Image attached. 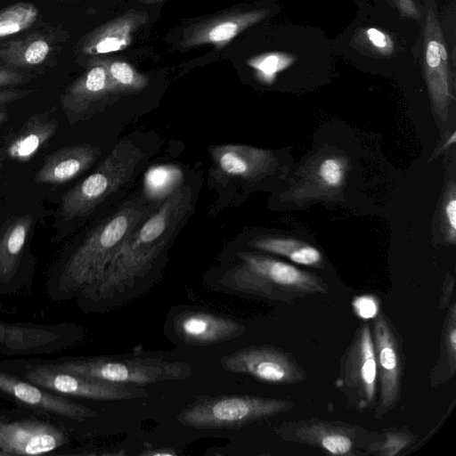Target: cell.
<instances>
[{
    "label": "cell",
    "instance_id": "1",
    "mask_svg": "<svg viewBox=\"0 0 456 456\" xmlns=\"http://www.w3.org/2000/svg\"><path fill=\"white\" fill-rule=\"evenodd\" d=\"M191 210V190L182 185L133 231L102 276L78 294L79 306L87 312H106L144 293Z\"/></svg>",
    "mask_w": 456,
    "mask_h": 456
},
{
    "label": "cell",
    "instance_id": "2",
    "mask_svg": "<svg viewBox=\"0 0 456 456\" xmlns=\"http://www.w3.org/2000/svg\"><path fill=\"white\" fill-rule=\"evenodd\" d=\"M151 212L142 200H133L102 221L64 265L54 289L56 297H77L94 283L126 238Z\"/></svg>",
    "mask_w": 456,
    "mask_h": 456
},
{
    "label": "cell",
    "instance_id": "3",
    "mask_svg": "<svg viewBox=\"0 0 456 456\" xmlns=\"http://www.w3.org/2000/svg\"><path fill=\"white\" fill-rule=\"evenodd\" d=\"M237 256L240 263L222 279V283L233 291L287 305L329 292L330 287L322 277L287 262L248 251H240Z\"/></svg>",
    "mask_w": 456,
    "mask_h": 456
},
{
    "label": "cell",
    "instance_id": "4",
    "mask_svg": "<svg viewBox=\"0 0 456 456\" xmlns=\"http://www.w3.org/2000/svg\"><path fill=\"white\" fill-rule=\"evenodd\" d=\"M42 362L69 373L135 386L185 379L192 374L187 362L146 356L104 355Z\"/></svg>",
    "mask_w": 456,
    "mask_h": 456
},
{
    "label": "cell",
    "instance_id": "5",
    "mask_svg": "<svg viewBox=\"0 0 456 456\" xmlns=\"http://www.w3.org/2000/svg\"><path fill=\"white\" fill-rule=\"evenodd\" d=\"M142 157L136 144L127 139L120 140L94 173L63 195L61 205L63 219L89 216L129 181Z\"/></svg>",
    "mask_w": 456,
    "mask_h": 456
},
{
    "label": "cell",
    "instance_id": "6",
    "mask_svg": "<svg viewBox=\"0 0 456 456\" xmlns=\"http://www.w3.org/2000/svg\"><path fill=\"white\" fill-rule=\"evenodd\" d=\"M296 407L291 400L256 395L203 396L184 408L177 419L193 428H240L286 413Z\"/></svg>",
    "mask_w": 456,
    "mask_h": 456
},
{
    "label": "cell",
    "instance_id": "7",
    "mask_svg": "<svg viewBox=\"0 0 456 456\" xmlns=\"http://www.w3.org/2000/svg\"><path fill=\"white\" fill-rule=\"evenodd\" d=\"M275 432L286 442L307 445L336 456L364 455L366 446L379 435V432L360 425L318 417L282 422Z\"/></svg>",
    "mask_w": 456,
    "mask_h": 456
},
{
    "label": "cell",
    "instance_id": "8",
    "mask_svg": "<svg viewBox=\"0 0 456 456\" xmlns=\"http://www.w3.org/2000/svg\"><path fill=\"white\" fill-rule=\"evenodd\" d=\"M377 370L374 417L387 416L401 401L405 370L403 338L389 317L378 312L370 327Z\"/></svg>",
    "mask_w": 456,
    "mask_h": 456
},
{
    "label": "cell",
    "instance_id": "9",
    "mask_svg": "<svg viewBox=\"0 0 456 456\" xmlns=\"http://www.w3.org/2000/svg\"><path fill=\"white\" fill-rule=\"evenodd\" d=\"M22 366L13 374L52 393L95 401H118L150 396L142 386L113 383L69 373L47 366L42 361L18 362Z\"/></svg>",
    "mask_w": 456,
    "mask_h": 456
},
{
    "label": "cell",
    "instance_id": "10",
    "mask_svg": "<svg viewBox=\"0 0 456 456\" xmlns=\"http://www.w3.org/2000/svg\"><path fill=\"white\" fill-rule=\"evenodd\" d=\"M336 386L349 408L358 411L374 408L377 399V370L369 323L360 324L341 355Z\"/></svg>",
    "mask_w": 456,
    "mask_h": 456
},
{
    "label": "cell",
    "instance_id": "11",
    "mask_svg": "<svg viewBox=\"0 0 456 456\" xmlns=\"http://www.w3.org/2000/svg\"><path fill=\"white\" fill-rule=\"evenodd\" d=\"M224 370L249 375L275 385H292L306 379V373L289 352L273 346H250L221 359Z\"/></svg>",
    "mask_w": 456,
    "mask_h": 456
},
{
    "label": "cell",
    "instance_id": "12",
    "mask_svg": "<svg viewBox=\"0 0 456 456\" xmlns=\"http://www.w3.org/2000/svg\"><path fill=\"white\" fill-rule=\"evenodd\" d=\"M0 396L59 422L61 419L85 421L96 415L87 406L52 393L3 369H0Z\"/></svg>",
    "mask_w": 456,
    "mask_h": 456
},
{
    "label": "cell",
    "instance_id": "13",
    "mask_svg": "<svg viewBox=\"0 0 456 456\" xmlns=\"http://www.w3.org/2000/svg\"><path fill=\"white\" fill-rule=\"evenodd\" d=\"M424 74L434 115L446 122L453 100L451 73L444 35L436 9L431 7L424 28Z\"/></svg>",
    "mask_w": 456,
    "mask_h": 456
},
{
    "label": "cell",
    "instance_id": "14",
    "mask_svg": "<svg viewBox=\"0 0 456 456\" xmlns=\"http://www.w3.org/2000/svg\"><path fill=\"white\" fill-rule=\"evenodd\" d=\"M68 443L66 432L48 421L0 417V450L6 455L49 453Z\"/></svg>",
    "mask_w": 456,
    "mask_h": 456
},
{
    "label": "cell",
    "instance_id": "15",
    "mask_svg": "<svg viewBox=\"0 0 456 456\" xmlns=\"http://www.w3.org/2000/svg\"><path fill=\"white\" fill-rule=\"evenodd\" d=\"M208 153L221 173L247 181L271 174L277 163L273 151L245 144L211 145Z\"/></svg>",
    "mask_w": 456,
    "mask_h": 456
},
{
    "label": "cell",
    "instance_id": "16",
    "mask_svg": "<svg viewBox=\"0 0 456 456\" xmlns=\"http://www.w3.org/2000/svg\"><path fill=\"white\" fill-rule=\"evenodd\" d=\"M117 94L104 66L98 62L70 84L61 95V105L69 122L86 119L96 103Z\"/></svg>",
    "mask_w": 456,
    "mask_h": 456
},
{
    "label": "cell",
    "instance_id": "17",
    "mask_svg": "<svg viewBox=\"0 0 456 456\" xmlns=\"http://www.w3.org/2000/svg\"><path fill=\"white\" fill-rule=\"evenodd\" d=\"M348 168L349 160L341 153L319 156L303 170L292 197L300 200L338 195L345 184Z\"/></svg>",
    "mask_w": 456,
    "mask_h": 456
},
{
    "label": "cell",
    "instance_id": "18",
    "mask_svg": "<svg viewBox=\"0 0 456 456\" xmlns=\"http://www.w3.org/2000/svg\"><path fill=\"white\" fill-rule=\"evenodd\" d=\"M174 330L188 345L208 346L242 336L246 326L211 313L186 311L175 317Z\"/></svg>",
    "mask_w": 456,
    "mask_h": 456
},
{
    "label": "cell",
    "instance_id": "19",
    "mask_svg": "<svg viewBox=\"0 0 456 456\" xmlns=\"http://www.w3.org/2000/svg\"><path fill=\"white\" fill-rule=\"evenodd\" d=\"M64 325L11 324L0 321V351L23 355L58 350L64 345Z\"/></svg>",
    "mask_w": 456,
    "mask_h": 456
},
{
    "label": "cell",
    "instance_id": "20",
    "mask_svg": "<svg viewBox=\"0 0 456 456\" xmlns=\"http://www.w3.org/2000/svg\"><path fill=\"white\" fill-rule=\"evenodd\" d=\"M101 154V149L91 143L62 147L45 159L34 181L49 184L68 183L89 169Z\"/></svg>",
    "mask_w": 456,
    "mask_h": 456
},
{
    "label": "cell",
    "instance_id": "21",
    "mask_svg": "<svg viewBox=\"0 0 456 456\" xmlns=\"http://www.w3.org/2000/svg\"><path fill=\"white\" fill-rule=\"evenodd\" d=\"M269 13V10L258 9L216 17L193 27L190 33L184 36L183 45L193 46L212 44L216 47L224 45L241 31L265 19Z\"/></svg>",
    "mask_w": 456,
    "mask_h": 456
},
{
    "label": "cell",
    "instance_id": "22",
    "mask_svg": "<svg viewBox=\"0 0 456 456\" xmlns=\"http://www.w3.org/2000/svg\"><path fill=\"white\" fill-rule=\"evenodd\" d=\"M53 110L54 108L31 115L6 142L7 157L19 162L29 161L59 127Z\"/></svg>",
    "mask_w": 456,
    "mask_h": 456
},
{
    "label": "cell",
    "instance_id": "23",
    "mask_svg": "<svg viewBox=\"0 0 456 456\" xmlns=\"http://www.w3.org/2000/svg\"><path fill=\"white\" fill-rule=\"evenodd\" d=\"M147 13L130 12L93 31L84 41L86 54H101L119 51L131 42L133 31L145 22Z\"/></svg>",
    "mask_w": 456,
    "mask_h": 456
},
{
    "label": "cell",
    "instance_id": "24",
    "mask_svg": "<svg viewBox=\"0 0 456 456\" xmlns=\"http://www.w3.org/2000/svg\"><path fill=\"white\" fill-rule=\"evenodd\" d=\"M249 245L261 251L283 256L299 265L317 269H322L325 265L323 255L317 248L294 238L260 236L251 240Z\"/></svg>",
    "mask_w": 456,
    "mask_h": 456
},
{
    "label": "cell",
    "instance_id": "25",
    "mask_svg": "<svg viewBox=\"0 0 456 456\" xmlns=\"http://www.w3.org/2000/svg\"><path fill=\"white\" fill-rule=\"evenodd\" d=\"M444 320L437 359L428 376L430 387L447 383L456 374V301L447 308Z\"/></svg>",
    "mask_w": 456,
    "mask_h": 456
},
{
    "label": "cell",
    "instance_id": "26",
    "mask_svg": "<svg viewBox=\"0 0 456 456\" xmlns=\"http://www.w3.org/2000/svg\"><path fill=\"white\" fill-rule=\"evenodd\" d=\"M33 217L20 216L12 221L0 239V283L7 282L17 271Z\"/></svg>",
    "mask_w": 456,
    "mask_h": 456
},
{
    "label": "cell",
    "instance_id": "27",
    "mask_svg": "<svg viewBox=\"0 0 456 456\" xmlns=\"http://www.w3.org/2000/svg\"><path fill=\"white\" fill-rule=\"evenodd\" d=\"M50 50L48 42L35 35L11 41L0 47V60L16 68L32 67L44 62Z\"/></svg>",
    "mask_w": 456,
    "mask_h": 456
},
{
    "label": "cell",
    "instance_id": "28",
    "mask_svg": "<svg viewBox=\"0 0 456 456\" xmlns=\"http://www.w3.org/2000/svg\"><path fill=\"white\" fill-rule=\"evenodd\" d=\"M183 173L175 165L151 167L144 175L145 197L153 201H163L182 186Z\"/></svg>",
    "mask_w": 456,
    "mask_h": 456
},
{
    "label": "cell",
    "instance_id": "29",
    "mask_svg": "<svg viewBox=\"0 0 456 456\" xmlns=\"http://www.w3.org/2000/svg\"><path fill=\"white\" fill-rule=\"evenodd\" d=\"M419 436L406 426H392L379 432L364 449V455L397 456L418 441Z\"/></svg>",
    "mask_w": 456,
    "mask_h": 456
},
{
    "label": "cell",
    "instance_id": "30",
    "mask_svg": "<svg viewBox=\"0 0 456 456\" xmlns=\"http://www.w3.org/2000/svg\"><path fill=\"white\" fill-rule=\"evenodd\" d=\"M106 69L108 77L117 92L135 93L142 90L148 86V78L137 72L132 66L124 61H96Z\"/></svg>",
    "mask_w": 456,
    "mask_h": 456
},
{
    "label": "cell",
    "instance_id": "31",
    "mask_svg": "<svg viewBox=\"0 0 456 456\" xmlns=\"http://www.w3.org/2000/svg\"><path fill=\"white\" fill-rule=\"evenodd\" d=\"M37 6L17 3L0 11V38L17 34L29 28L37 19Z\"/></svg>",
    "mask_w": 456,
    "mask_h": 456
},
{
    "label": "cell",
    "instance_id": "32",
    "mask_svg": "<svg viewBox=\"0 0 456 456\" xmlns=\"http://www.w3.org/2000/svg\"><path fill=\"white\" fill-rule=\"evenodd\" d=\"M296 60L295 56L281 53H270L257 56L249 61L260 77L266 83H272L276 74L290 66Z\"/></svg>",
    "mask_w": 456,
    "mask_h": 456
},
{
    "label": "cell",
    "instance_id": "33",
    "mask_svg": "<svg viewBox=\"0 0 456 456\" xmlns=\"http://www.w3.org/2000/svg\"><path fill=\"white\" fill-rule=\"evenodd\" d=\"M443 231L444 240L454 245L456 242V188L451 182L442 205Z\"/></svg>",
    "mask_w": 456,
    "mask_h": 456
},
{
    "label": "cell",
    "instance_id": "34",
    "mask_svg": "<svg viewBox=\"0 0 456 456\" xmlns=\"http://www.w3.org/2000/svg\"><path fill=\"white\" fill-rule=\"evenodd\" d=\"M365 36L369 44L374 50L378 51L381 54L391 53L393 50V44L388 35L378 28H369L365 30Z\"/></svg>",
    "mask_w": 456,
    "mask_h": 456
},
{
    "label": "cell",
    "instance_id": "35",
    "mask_svg": "<svg viewBox=\"0 0 456 456\" xmlns=\"http://www.w3.org/2000/svg\"><path fill=\"white\" fill-rule=\"evenodd\" d=\"M354 305L355 313L364 319L374 317L379 312L377 300L371 297H358Z\"/></svg>",
    "mask_w": 456,
    "mask_h": 456
},
{
    "label": "cell",
    "instance_id": "36",
    "mask_svg": "<svg viewBox=\"0 0 456 456\" xmlns=\"http://www.w3.org/2000/svg\"><path fill=\"white\" fill-rule=\"evenodd\" d=\"M455 288V278L451 273H447L442 285L441 297L439 298L437 308L439 310L447 309L452 303Z\"/></svg>",
    "mask_w": 456,
    "mask_h": 456
},
{
    "label": "cell",
    "instance_id": "37",
    "mask_svg": "<svg viewBox=\"0 0 456 456\" xmlns=\"http://www.w3.org/2000/svg\"><path fill=\"white\" fill-rule=\"evenodd\" d=\"M32 89H4L0 90V106L9 104L33 93Z\"/></svg>",
    "mask_w": 456,
    "mask_h": 456
},
{
    "label": "cell",
    "instance_id": "38",
    "mask_svg": "<svg viewBox=\"0 0 456 456\" xmlns=\"http://www.w3.org/2000/svg\"><path fill=\"white\" fill-rule=\"evenodd\" d=\"M26 79L23 74L12 69H0V89L21 84Z\"/></svg>",
    "mask_w": 456,
    "mask_h": 456
},
{
    "label": "cell",
    "instance_id": "39",
    "mask_svg": "<svg viewBox=\"0 0 456 456\" xmlns=\"http://www.w3.org/2000/svg\"><path fill=\"white\" fill-rule=\"evenodd\" d=\"M455 404V400L452 402V404L450 405L449 409L445 412L443 419L437 423V425L428 433L427 436H425L419 442L414 443L411 446H410L408 449H406L402 455H410L415 451H417L419 448H420L425 443H427L433 436L437 432V430L440 428V427L444 424L446 418L450 415L452 412L453 407Z\"/></svg>",
    "mask_w": 456,
    "mask_h": 456
},
{
    "label": "cell",
    "instance_id": "40",
    "mask_svg": "<svg viewBox=\"0 0 456 456\" xmlns=\"http://www.w3.org/2000/svg\"><path fill=\"white\" fill-rule=\"evenodd\" d=\"M456 142V132L453 131L452 134L445 139L444 142L440 147L438 153H441L442 151L447 150L451 145L454 144Z\"/></svg>",
    "mask_w": 456,
    "mask_h": 456
},
{
    "label": "cell",
    "instance_id": "41",
    "mask_svg": "<svg viewBox=\"0 0 456 456\" xmlns=\"http://www.w3.org/2000/svg\"><path fill=\"white\" fill-rule=\"evenodd\" d=\"M143 455H149V456H159V455H174L175 454V452H168V451H164V452H152V451H150V452H145L142 453Z\"/></svg>",
    "mask_w": 456,
    "mask_h": 456
},
{
    "label": "cell",
    "instance_id": "42",
    "mask_svg": "<svg viewBox=\"0 0 456 456\" xmlns=\"http://www.w3.org/2000/svg\"><path fill=\"white\" fill-rule=\"evenodd\" d=\"M7 113L5 111L0 110V126L4 123V121L7 119Z\"/></svg>",
    "mask_w": 456,
    "mask_h": 456
},
{
    "label": "cell",
    "instance_id": "43",
    "mask_svg": "<svg viewBox=\"0 0 456 456\" xmlns=\"http://www.w3.org/2000/svg\"><path fill=\"white\" fill-rule=\"evenodd\" d=\"M2 167H3V161H2V159H0V171H1Z\"/></svg>",
    "mask_w": 456,
    "mask_h": 456
},
{
    "label": "cell",
    "instance_id": "44",
    "mask_svg": "<svg viewBox=\"0 0 456 456\" xmlns=\"http://www.w3.org/2000/svg\"><path fill=\"white\" fill-rule=\"evenodd\" d=\"M0 455H6L2 450H0Z\"/></svg>",
    "mask_w": 456,
    "mask_h": 456
},
{
    "label": "cell",
    "instance_id": "45",
    "mask_svg": "<svg viewBox=\"0 0 456 456\" xmlns=\"http://www.w3.org/2000/svg\"><path fill=\"white\" fill-rule=\"evenodd\" d=\"M5 413H4L1 410H0V417L4 416Z\"/></svg>",
    "mask_w": 456,
    "mask_h": 456
}]
</instances>
